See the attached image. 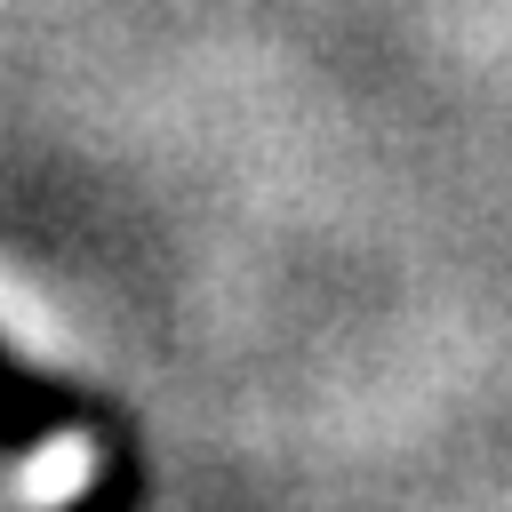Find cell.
Instances as JSON below:
<instances>
[{
    "label": "cell",
    "mask_w": 512,
    "mask_h": 512,
    "mask_svg": "<svg viewBox=\"0 0 512 512\" xmlns=\"http://www.w3.org/2000/svg\"><path fill=\"white\" fill-rule=\"evenodd\" d=\"M88 480V440L80 432H56L24 472H16V488H24V504H64L72 488Z\"/></svg>",
    "instance_id": "obj_1"
}]
</instances>
